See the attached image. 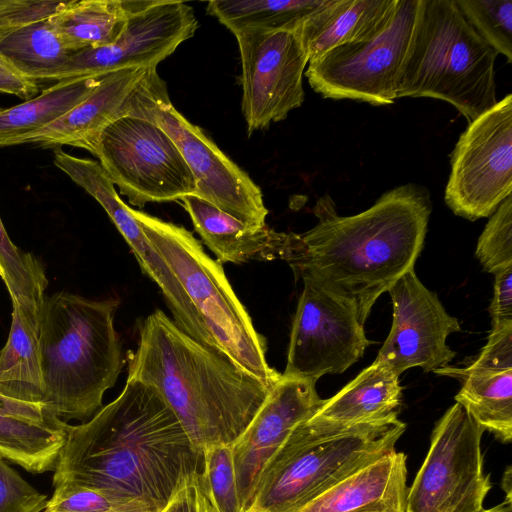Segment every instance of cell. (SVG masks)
Segmentation results:
<instances>
[{"instance_id":"1","label":"cell","mask_w":512,"mask_h":512,"mask_svg":"<svg viewBox=\"0 0 512 512\" xmlns=\"http://www.w3.org/2000/svg\"><path fill=\"white\" fill-rule=\"evenodd\" d=\"M201 464L202 453L160 393L127 379L120 395L88 421L67 425L53 486L97 489L117 512H162Z\"/></svg>"},{"instance_id":"2","label":"cell","mask_w":512,"mask_h":512,"mask_svg":"<svg viewBox=\"0 0 512 512\" xmlns=\"http://www.w3.org/2000/svg\"><path fill=\"white\" fill-rule=\"evenodd\" d=\"M313 213V228L289 233L283 260L296 278L349 306L364 325L379 296L414 268L431 214L429 193L415 184L397 186L352 216L338 215L325 194Z\"/></svg>"},{"instance_id":"3","label":"cell","mask_w":512,"mask_h":512,"mask_svg":"<svg viewBox=\"0 0 512 512\" xmlns=\"http://www.w3.org/2000/svg\"><path fill=\"white\" fill-rule=\"evenodd\" d=\"M127 364V379L153 386L201 453L210 445L232 446L274 386L183 332L160 309L139 324Z\"/></svg>"},{"instance_id":"4","label":"cell","mask_w":512,"mask_h":512,"mask_svg":"<svg viewBox=\"0 0 512 512\" xmlns=\"http://www.w3.org/2000/svg\"><path fill=\"white\" fill-rule=\"evenodd\" d=\"M116 298L69 292L45 297L39 311L42 403L57 418L85 421L102 407L125 359L114 316Z\"/></svg>"},{"instance_id":"5","label":"cell","mask_w":512,"mask_h":512,"mask_svg":"<svg viewBox=\"0 0 512 512\" xmlns=\"http://www.w3.org/2000/svg\"><path fill=\"white\" fill-rule=\"evenodd\" d=\"M496 56L455 0H419L397 98L446 101L470 123L497 103Z\"/></svg>"},{"instance_id":"6","label":"cell","mask_w":512,"mask_h":512,"mask_svg":"<svg viewBox=\"0 0 512 512\" xmlns=\"http://www.w3.org/2000/svg\"><path fill=\"white\" fill-rule=\"evenodd\" d=\"M398 418L336 427L299 424L265 464L245 512H297L345 477L395 449Z\"/></svg>"},{"instance_id":"7","label":"cell","mask_w":512,"mask_h":512,"mask_svg":"<svg viewBox=\"0 0 512 512\" xmlns=\"http://www.w3.org/2000/svg\"><path fill=\"white\" fill-rule=\"evenodd\" d=\"M132 214L189 298L205 344L269 385L282 377L266 359V339L232 289L222 267L183 226L140 210Z\"/></svg>"},{"instance_id":"8","label":"cell","mask_w":512,"mask_h":512,"mask_svg":"<svg viewBox=\"0 0 512 512\" xmlns=\"http://www.w3.org/2000/svg\"><path fill=\"white\" fill-rule=\"evenodd\" d=\"M156 68L147 70L126 101L124 115L149 119L168 134L193 174L196 196L250 227L265 226L268 210L261 189L173 106Z\"/></svg>"},{"instance_id":"9","label":"cell","mask_w":512,"mask_h":512,"mask_svg":"<svg viewBox=\"0 0 512 512\" xmlns=\"http://www.w3.org/2000/svg\"><path fill=\"white\" fill-rule=\"evenodd\" d=\"M419 0H396L370 35L308 62L305 76L324 98L349 99L373 106L397 99V79L407 52Z\"/></svg>"},{"instance_id":"10","label":"cell","mask_w":512,"mask_h":512,"mask_svg":"<svg viewBox=\"0 0 512 512\" xmlns=\"http://www.w3.org/2000/svg\"><path fill=\"white\" fill-rule=\"evenodd\" d=\"M89 152L133 206L195 194L193 174L177 146L149 119L121 116L102 130Z\"/></svg>"},{"instance_id":"11","label":"cell","mask_w":512,"mask_h":512,"mask_svg":"<svg viewBox=\"0 0 512 512\" xmlns=\"http://www.w3.org/2000/svg\"><path fill=\"white\" fill-rule=\"evenodd\" d=\"M481 428L459 403L436 422L427 455L408 487L407 512H482L492 488Z\"/></svg>"},{"instance_id":"12","label":"cell","mask_w":512,"mask_h":512,"mask_svg":"<svg viewBox=\"0 0 512 512\" xmlns=\"http://www.w3.org/2000/svg\"><path fill=\"white\" fill-rule=\"evenodd\" d=\"M512 195V95L469 123L451 154L445 202L475 221L490 217Z\"/></svg>"},{"instance_id":"13","label":"cell","mask_w":512,"mask_h":512,"mask_svg":"<svg viewBox=\"0 0 512 512\" xmlns=\"http://www.w3.org/2000/svg\"><path fill=\"white\" fill-rule=\"evenodd\" d=\"M235 37L241 61V107L251 135L302 105L308 58L293 30H251Z\"/></svg>"},{"instance_id":"14","label":"cell","mask_w":512,"mask_h":512,"mask_svg":"<svg viewBox=\"0 0 512 512\" xmlns=\"http://www.w3.org/2000/svg\"><path fill=\"white\" fill-rule=\"evenodd\" d=\"M303 283L282 375L316 382L325 374L346 371L371 341L349 306L316 285Z\"/></svg>"},{"instance_id":"15","label":"cell","mask_w":512,"mask_h":512,"mask_svg":"<svg viewBox=\"0 0 512 512\" xmlns=\"http://www.w3.org/2000/svg\"><path fill=\"white\" fill-rule=\"evenodd\" d=\"M198 21L182 1L137 0L126 27L112 44L74 52L55 81L100 77L127 68L157 67L194 36Z\"/></svg>"},{"instance_id":"16","label":"cell","mask_w":512,"mask_h":512,"mask_svg":"<svg viewBox=\"0 0 512 512\" xmlns=\"http://www.w3.org/2000/svg\"><path fill=\"white\" fill-rule=\"evenodd\" d=\"M387 292L393 319L376 359L399 376L412 367L434 372L448 366L456 352L446 340L461 330L458 319L446 312L437 295L418 279L414 268Z\"/></svg>"},{"instance_id":"17","label":"cell","mask_w":512,"mask_h":512,"mask_svg":"<svg viewBox=\"0 0 512 512\" xmlns=\"http://www.w3.org/2000/svg\"><path fill=\"white\" fill-rule=\"evenodd\" d=\"M316 382L282 375L245 431L232 445L239 497L248 508L260 474L290 433L322 405Z\"/></svg>"},{"instance_id":"18","label":"cell","mask_w":512,"mask_h":512,"mask_svg":"<svg viewBox=\"0 0 512 512\" xmlns=\"http://www.w3.org/2000/svg\"><path fill=\"white\" fill-rule=\"evenodd\" d=\"M149 68H127L104 75L79 104L48 126L22 137L15 145H66L89 151L102 130L124 116L126 101Z\"/></svg>"},{"instance_id":"19","label":"cell","mask_w":512,"mask_h":512,"mask_svg":"<svg viewBox=\"0 0 512 512\" xmlns=\"http://www.w3.org/2000/svg\"><path fill=\"white\" fill-rule=\"evenodd\" d=\"M407 456L394 450L345 477L297 512H407Z\"/></svg>"},{"instance_id":"20","label":"cell","mask_w":512,"mask_h":512,"mask_svg":"<svg viewBox=\"0 0 512 512\" xmlns=\"http://www.w3.org/2000/svg\"><path fill=\"white\" fill-rule=\"evenodd\" d=\"M180 200L195 231L219 263L283 260L289 233L277 232L267 224L250 227L195 194Z\"/></svg>"},{"instance_id":"21","label":"cell","mask_w":512,"mask_h":512,"mask_svg":"<svg viewBox=\"0 0 512 512\" xmlns=\"http://www.w3.org/2000/svg\"><path fill=\"white\" fill-rule=\"evenodd\" d=\"M399 377L375 359L338 393L324 399L307 421L349 427L398 418L402 397Z\"/></svg>"},{"instance_id":"22","label":"cell","mask_w":512,"mask_h":512,"mask_svg":"<svg viewBox=\"0 0 512 512\" xmlns=\"http://www.w3.org/2000/svg\"><path fill=\"white\" fill-rule=\"evenodd\" d=\"M395 3L396 0H324L295 30L308 62L370 35Z\"/></svg>"},{"instance_id":"23","label":"cell","mask_w":512,"mask_h":512,"mask_svg":"<svg viewBox=\"0 0 512 512\" xmlns=\"http://www.w3.org/2000/svg\"><path fill=\"white\" fill-rule=\"evenodd\" d=\"M434 373L457 378L462 387L455 401L483 430L502 443L512 440V369H474L446 366Z\"/></svg>"},{"instance_id":"24","label":"cell","mask_w":512,"mask_h":512,"mask_svg":"<svg viewBox=\"0 0 512 512\" xmlns=\"http://www.w3.org/2000/svg\"><path fill=\"white\" fill-rule=\"evenodd\" d=\"M12 306L9 335L0 351V394L23 402L42 403L39 320Z\"/></svg>"},{"instance_id":"25","label":"cell","mask_w":512,"mask_h":512,"mask_svg":"<svg viewBox=\"0 0 512 512\" xmlns=\"http://www.w3.org/2000/svg\"><path fill=\"white\" fill-rule=\"evenodd\" d=\"M73 53L51 17L18 26L0 36V55L21 75L37 83L55 81Z\"/></svg>"},{"instance_id":"26","label":"cell","mask_w":512,"mask_h":512,"mask_svg":"<svg viewBox=\"0 0 512 512\" xmlns=\"http://www.w3.org/2000/svg\"><path fill=\"white\" fill-rule=\"evenodd\" d=\"M137 0H70L51 21L73 52L109 45L123 33Z\"/></svg>"},{"instance_id":"27","label":"cell","mask_w":512,"mask_h":512,"mask_svg":"<svg viewBox=\"0 0 512 512\" xmlns=\"http://www.w3.org/2000/svg\"><path fill=\"white\" fill-rule=\"evenodd\" d=\"M102 77L58 81L38 96L0 109V147L15 145L22 137L59 119L84 100Z\"/></svg>"},{"instance_id":"28","label":"cell","mask_w":512,"mask_h":512,"mask_svg":"<svg viewBox=\"0 0 512 512\" xmlns=\"http://www.w3.org/2000/svg\"><path fill=\"white\" fill-rule=\"evenodd\" d=\"M67 425L0 414V456L31 473L54 471Z\"/></svg>"},{"instance_id":"29","label":"cell","mask_w":512,"mask_h":512,"mask_svg":"<svg viewBox=\"0 0 512 512\" xmlns=\"http://www.w3.org/2000/svg\"><path fill=\"white\" fill-rule=\"evenodd\" d=\"M324 0H212L206 11L234 35L251 30H297Z\"/></svg>"},{"instance_id":"30","label":"cell","mask_w":512,"mask_h":512,"mask_svg":"<svg viewBox=\"0 0 512 512\" xmlns=\"http://www.w3.org/2000/svg\"><path fill=\"white\" fill-rule=\"evenodd\" d=\"M0 276L12 299L26 315L39 319L48 279L41 263L20 250L10 239L0 218Z\"/></svg>"},{"instance_id":"31","label":"cell","mask_w":512,"mask_h":512,"mask_svg":"<svg viewBox=\"0 0 512 512\" xmlns=\"http://www.w3.org/2000/svg\"><path fill=\"white\" fill-rule=\"evenodd\" d=\"M199 475L212 512H245L238 492L232 446L205 447Z\"/></svg>"},{"instance_id":"32","label":"cell","mask_w":512,"mask_h":512,"mask_svg":"<svg viewBox=\"0 0 512 512\" xmlns=\"http://www.w3.org/2000/svg\"><path fill=\"white\" fill-rule=\"evenodd\" d=\"M476 33L512 63V0H455Z\"/></svg>"},{"instance_id":"33","label":"cell","mask_w":512,"mask_h":512,"mask_svg":"<svg viewBox=\"0 0 512 512\" xmlns=\"http://www.w3.org/2000/svg\"><path fill=\"white\" fill-rule=\"evenodd\" d=\"M475 254L489 273L495 274L512 265V195L490 216L478 239Z\"/></svg>"},{"instance_id":"34","label":"cell","mask_w":512,"mask_h":512,"mask_svg":"<svg viewBox=\"0 0 512 512\" xmlns=\"http://www.w3.org/2000/svg\"><path fill=\"white\" fill-rule=\"evenodd\" d=\"M47 501L0 456V512H43Z\"/></svg>"},{"instance_id":"35","label":"cell","mask_w":512,"mask_h":512,"mask_svg":"<svg viewBox=\"0 0 512 512\" xmlns=\"http://www.w3.org/2000/svg\"><path fill=\"white\" fill-rule=\"evenodd\" d=\"M43 512H117L112 500L103 492L73 484L54 486Z\"/></svg>"},{"instance_id":"36","label":"cell","mask_w":512,"mask_h":512,"mask_svg":"<svg viewBox=\"0 0 512 512\" xmlns=\"http://www.w3.org/2000/svg\"><path fill=\"white\" fill-rule=\"evenodd\" d=\"M468 367L512 369V323L492 327L486 345Z\"/></svg>"},{"instance_id":"37","label":"cell","mask_w":512,"mask_h":512,"mask_svg":"<svg viewBox=\"0 0 512 512\" xmlns=\"http://www.w3.org/2000/svg\"><path fill=\"white\" fill-rule=\"evenodd\" d=\"M162 512H212L199 472L188 476Z\"/></svg>"},{"instance_id":"38","label":"cell","mask_w":512,"mask_h":512,"mask_svg":"<svg viewBox=\"0 0 512 512\" xmlns=\"http://www.w3.org/2000/svg\"><path fill=\"white\" fill-rule=\"evenodd\" d=\"M489 313L492 327L512 323V265L496 272Z\"/></svg>"},{"instance_id":"39","label":"cell","mask_w":512,"mask_h":512,"mask_svg":"<svg viewBox=\"0 0 512 512\" xmlns=\"http://www.w3.org/2000/svg\"><path fill=\"white\" fill-rule=\"evenodd\" d=\"M0 414L42 423H56L62 421L53 415L42 403L23 402L6 397L2 394H0Z\"/></svg>"},{"instance_id":"40","label":"cell","mask_w":512,"mask_h":512,"mask_svg":"<svg viewBox=\"0 0 512 512\" xmlns=\"http://www.w3.org/2000/svg\"><path fill=\"white\" fill-rule=\"evenodd\" d=\"M38 91L37 82L21 75L0 55V92L28 100Z\"/></svg>"},{"instance_id":"41","label":"cell","mask_w":512,"mask_h":512,"mask_svg":"<svg viewBox=\"0 0 512 512\" xmlns=\"http://www.w3.org/2000/svg\"><path fill=\"white\" fill-rule=\"evenodd\" d=\"M502 489L506 493V498L512 499V469L510 465L506 467V470L504 472L502 480Z\"/></svg>"},{"instance_id":"42","label":"cell","mask_w":512,"mask_h":512,"mask_svg":"<svg viewBox=\"0 0 512 512\" xmlns=\"http://www.w3.org/2000/svg\"><path fill=\"white\" fill-rule=\"evenodd\" d=\"M482 512H512V499L505 498L503 502L489 509H484Z\"/></svg>"}]
</instances>
